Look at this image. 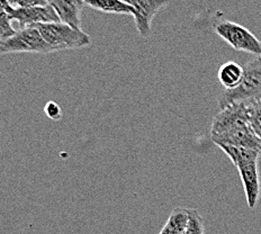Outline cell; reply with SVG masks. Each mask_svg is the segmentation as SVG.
Instances as JSON below:
<instances>
[{
	"label": "cell",
	"mask_w": 261,
	"mask_h": 234,
	"mask_svg": "<svg viewBox=\"0 0 261 234\" xmlns=\"http://www.w3.org/2000/svg\"><path fill=\"white\" fill-rule=\"evenodd\" d=\"M243 78L233 89H225L217 98L220 111L239 102L261 100V57H255L243 65Z\"/></svg>",
	"instance_id": "6da1fadb"
},
{
	"label": "cell",
	"mask_w": 261,
	"mask_h": 234,
	"mask_svg": "<svg viewBox=\"0 0 261 234\" xmlns=\"http://www.w3.org/2000/svg\"><path fill=\"white\" fill-rule=\"evenodd\" d=\"M36 27L51 52L88 47L91 44L90 36L81 30L63 23L39 24Z\"/></svg>",
	"instance_id": "7a4b0ae2"
},
{
	"label": "cell",
	"mask_w": 261,
	"mask_h": 234,
	"mask_svg": "<svg viewBox=\"0 0 261 234\" xmlns=\"http://www.w3.org/2000/svg\"><path fill=\"white\" fill-rule=\"evenodd\" d=\"M213 31L234 50L261 57V41L242 25L231 20H220L213 25Z\"/></svg>",
	"instance_id": "3957f363"
},
{
	"label": "cell",
	"mask_w": 261,
	"mask_h": 234,
	"mask_svg": "<svg viewBox=\"0 0 261 234\" xmlns=\"http://www.w3.org/2000/svg\"><path fill=\"white\" fill-rule=\"evenodd\" d=\"M7 53H52L36 27H26L9 39L0 41V56Z\"/></svg>",
	"instance_id": "277c9868"
},
{
	"label": "cell",
	"mask_w": 261,
	"mask_h": 234,
	"mask_svg": "<svg viewBox=\"0 0 261 234\" xmlns=\"http://www.w3.org/2000/svg\"><path fill=\"white\" fill-rule=\"evenodd\" d=\"M250 125L247 102L232 104L216 114L211 127V138Z\"/></svg>",
	"instance_id": "5b68a950"
},
{
	"label": "cell",
	"mask_w": 261,
	"mask_h": 234,
	"mask_svg": "<svg viewBox=\"0 0 261 234\" xmlns=\"http://www.w3.org/2000/svg\"><path fill=\"white\" fill-rule=\"evenodd\" d=\"M8 14L12 20H16L19 24L20 30L34 27L39 24L61 23L51 5L31 8H13Z\"/></svg>",
	"instance_id": "8992f818"
},
{
	"label": "cell",
	"mask_w": 261,
	"mask_h": 234,
	"mask_svg": "<svg viewBox=\"0 0 261 234\" xmlns=\"http://www.w3.org/2000/svg\"><path fill=\"white\" fill-rule=\"evenodd\" d=\"M127 4L133 7L135 26L140 35L148 37L151 33L152 19L169 4V0H128Z\"/></svg>",
	"instance_id": "52a82bcc"
},
{
	"label": "cell",
	"mask_w": 261,
	"mask_h": 234,
	"mask_svg": "<svg viewBox=\"0 0 261 234\" xmlns=\"http://www.w3.org/2000/svg\"><path fill=\"white\" fill-rule=\"evenodd\" d=\"M212 140L216 145H233L261 152V140L255 135L250 125L230 131V132L221 134L219 137L212 138Z\"/></svg>",
	"instance_id": "ba28073f"
},
{
	"label": "cell",
	"mask_w": 261,
	"mask_h": 234,
	"mask_svg": "<svg viewBox=\"0 0 261 234\" xmlns=\"http://www.w3.org/2000/svg\"><path fill=\"white\" fill-rule=\"evenodd\" d=\"M56 10L61 23L81 30V13L86 6L85 0H47Z\"/></svg>",
	"instance_id": "9c48e42d"
},
{
	"label": "cell",
	"mask_w": 261,
	"mask_h": 234,
	"mask_svg": "<svg viewBox=\"0 0 261 234\" xmlns=\"http://www.w3.org/2000/svg\"><path fill=\"white\" fill-rule=\"evenodd\" d=\"M237 169L240 173L249 207L253 209L258 202L260 193L258 161L243 163V165L237 167Z\"/></svg>",
	"instance_id": "30bf717a"
},
{
	"label": "cell",
	"mask_w": 261,
	"mask_h": 234,
	"mask_svg": "<svg viewBox=\"0 0 261 234\" xmlns=\"http://www.w3.org/2000/svg\"><path fill=\"white\" fill-rule=\"evenodd\" d=\"M243 73V65L237 62H226L220 68L217 77L225 89H233L240 85Z\"/></svg>",
	"instance_id": "8fae6325"
},
{
	"label": "cell",
	"mask_w": 261,
	"mask_h": 234,
	"mask_svg": "<svg viewBox=\"0 0 261 234\" xmlns=\"http://www.w3.org/2000/svg\"><path fill=\"white\" fill-rule=\"evenodd\" d=\"M87 6L108 14L133 15V7L122 0H85Z\"/></svg>",
	"instance_id": "7c38bea8"
},
{
	"label": "cell",
	"mask_w": 261,
	"mask_h": 234,
	"mask_svg": "<svg viewBox=\"0 0 261 234\" xmlns=\"http://www.w3.org/2000/svg\"><path fill=\"white\" fill-rule=\"evenodd\" d=\"M217 146H220V148L225 152L226 155L230 158L233 166L236 168L243 165V163L258 161L259 157L261 154L260 151L246 149V148H239V146L225 145V144H220Z\"/></svg>",
	"instance_id": "4fadbf2b"
},
{
	"label": "cell",
	"mask_w": 261,
	"mask_h": 234,
	"mask_svg": "<svg viewBox=\"0 0 261 234\" xmlns=\"http://www.w3.org/2000/svg\"><path fill=\"white\" fill-rule=\"evenodd\" d=\"M189 222V209H176L165 225L172 234H182Z\"/></svg>",
	"instance_id": "5bb4252c"
},
{
	"label": "cell",
	"mask_w": 261,
	"mask_h": 234,
	"mask_svg": "<svg viewBox=\"0 0 261 234\" xmlns=\"http://www.w3.org/2000/svg\"><path fill=\"white\" fill-rule=\"evenodd\" d=\"M247 107L250 126L261 140V100L247 102Z\"/></svg>",
	"instance_id": "9a60e30c"
},
{
	"label": "cell",
	"mask_w": 261,
	"mask_h": 234,
	"mask_svg": "<svg viewBox=\"0 0 261 234\" xmlns=\"http://www.w3.org/2000/svg\"><path fill=\"white\" fill-rule=\"evenodd\" d=\"M184 234H204V221L196 210L189 209V222Z\"/></svg>",
	"instance_id": "2e32d148"
},
{
	"label": "cell",
	"mask_w": 261,
	"mask_h": 234,
	"mask_svg": "<svg viewBox=\"0 0 261 234\" xmlns=\"http://www.w3.org/2000/svg\"><path fill=\"white\" fill-rule=\"evenodd\" d=\"M17 31L12 26V18L6 10L0 9V41L7 40L13 36Z\"/></svg>",
	"instance_id": "e0dca14e"
},
{
	"label": "cell",
	"mask_w": 261,
	"mask_h": 234,
	"mask_svg": "<svg viewBox=\"0 0 261 234\" xmlns=\"http://www.w3.org/2000/svg\"><path fill=\"white\" fill-rule=\"evenodd\" d=\"M13 8H31L37 6H46L47 0H8Z\"/></svg>",
	"instance_id": "ac0fdd59"
},
{
	"label": "cell",
	"mask_w": 261,
	"mask_h": 234,
	"mask_svg": "<svg viewBox=\"0 0 261 234\" xmlns=\"http://www.w3.org/2000/svg\"><path fill=\"white\" fill-rule=\"evenodd\" d=\"M44 112L46 113L48 118L54 119V121H58V119H60L62 116L61 107H60L57 102H54V101L47 102L45 108H44Z\"/></svg>",
	"instance_id": "d6986e66"
},
{
	"label": "cell",
	"mask_w": 261,
	"mask_h": 234,
	"mask_svg": "<svg viewBox=\"0 0 261 234\" xmlns=\"http://www.w3.org/2000/svg\"><path fill=\"white\" fill-rule=\"evenodd\" d=\"M0 9H4V10H6L7 13H9L10 10L13 9V7L9 5L8 0H0Z\"/></svg>",
	"instance_id": "ffe728a7"
},
{
	"label": "cell",
	"mask_w": 261,
	"mask_h": 234,
	"mask_svg": "<svg viewBox=\"0 0 261 234\" xmlns=\"http://www.w3.org/2000/svg\"><path fill=\"white\" fill-rule=\"evenodd\" d=\"M160 234H172L169 230H168V228L165 226V227H163L162 228V230H161V232H160Z\"/></svg>",
	"instance_id": "44dd1931"
},
{
	"label": "cell",
	"mask_w": 261,
	"mask_h": 234,
	"mask_svg": "<svg viewBox=\"0 0 261 234\" xmlns=\"http://www.w3.org/2000/svg\"><path fill=\"white\" fill-rule=\"evenodd\" d=\"M122 2H124V3H127V2H128V0H122Z\"/></svg>",
	"instance_id": "7402d4cb"
}]
</instances>
